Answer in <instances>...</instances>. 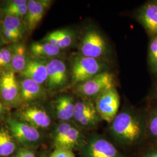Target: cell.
<instances>
[{
    "mask_svg": "<svg viewBox=\"0 0 157 157\" xmlns=\"http://www.w3.org/2000/svg\"><path fill=\"white\" fill-rule=\"evenodd\" d=\"M151 97L152 98L157 99V83L154 85V86L152 89Z\"/></svg>",
    "mask_w": 157,
    "mask_h": 157,
    "instance_id": "1f68e13d",
    "label": "cell"
},
{
    "mask_svg": "<svg viewBox=\"0 0 157 157\" xmlns=\"http://www.w3.org/2000/svg\"><path fill=\"white\" fill-rule=\"evenodd\" d=\"M57 118L63 122H67L73 118L75 104L73 98L69 95L58 97L55 102Z\"/></svg>",
    "mask_w": 157,
    "mask_h": 157,
    "instance_id": "e0dca14e",
    "label": "cell"
},
{
    "mask_svg": "<svg viewBox=\"0 0 157 157\" xmlns=\"http://www.w3.org/2000/svg\"><path fill=\"white\" fill-rule=\"evenodd\" d=\"M2 111H3V106H2V103L0 102V115H1V113L2 112Z\"/></svg>",
    "mask_w": 157,
    "mask_h": 157,
    "instance_id": "d6a6232c",
    "label": "cell"
},
{
    "mask_svg": "<svg viewBox=\"0 0 157 157\" xmlns=\"http://www.w3.org/2000/svg\"><path fill=\"white\" fill-rule=\"evenodd\" d=\"M147 60L150 71L157 80V36L150 38Z\"/></svg>",
    "mask_w": 157,
    "mask_h": 157,
    "instance_id": "cb8c5ba5",
    "label": "cell"
},
{
    "mask_svg": "<svg viewBox=\"0 0 157 157\" xmlns=\"http://www.w3.org/2000/svg\"><path fill=\"white\" fill-rule=\"evenodd\" d=\"M146 119V134L157 144V105L150 109Z\"/></svg>",
    "mask_w": 157,
    "mask_h": 157,
    "instance_id": "7402d4cb",
    "label": "cell"
},
{
    "mask_svg": "<svg viewBox=\"0 0 157 157\" xmlns=\"http://www.w3.org/2000/svg\"><path fill=\"white\" fill-rule=\"evenodd\" d=\"M137 17L150 38L157 36V4L155 1L147 2L141 6Z\"/></svg>",
    "mask_w": 157,
    "mask_h": 157,
    "instance_id": "4fadbf2b",
    "label": "cell"
},
{
    "mask_svg": "<svg viewBox=\"0 0 157 157\" xmlns=\"http://www.w3.org/2000/svg\"><path fill=\"white\" fill-rule=\"evenodd\" d=\"M74 34L66 29L56 30L48 34L41 41L47 42L59 48L64 49L70 47L74 41Z\"/></svg>",
    "mask_w": 157,
    "mask_h": 157,
    "instance_id": "ac0fdd59",
    "label": "cell"
},
{
    "mask_svg": "<svg viewBox=\"0 0 157 157\" xmlns=\"http://www.w3.org/2000/svg\"><path fill=\"white\" fill-rule=\"evenodd\" d=\"M106 65L100 59L79 55L76 56L72 65V80L78 84L105 72Z\"/></svg>",
    "mask_w": 157,
    "mask_h": 157,
    "instance_id": "7a4b0ae2",
    "label": "cell"
},
{
    "mask_svg": "<svg viewBox=\"0 0 157 157\" xmlns=\"http://www.w3.org/2000/svg\"><path fill=\"white\" fill-rule=\"evenodd\" d=\"M155 2H157V0H156V1H155Z\"/></svg>",
    "mask_w": 157,
    "mask_h": 157,
    "instance_id": "e575fe53",
    "label": "cell"
},
{
    "mask_svg": "<svg viewBox=\"0 0 157 157\" xmlns=\"http://www.w3.org/2000/svg\"><path fill=\"white\" fill-rule=\"evenodd\" d=\"M12 157H35L33 152L29 150L22 149L16 155Z\"/></svg>",
    "mask_w": 157,
    "mask_h": 157,
    "instance_id": "f546056e",
    "label": "cell"
},
{
    "mask_svg": "<svg viewBox=\"0 0 157 157\" xmlns=\"http://www.w3.org/2000/svg\"><path fill=\"white\" fill-rule=\"evenodd\" d=\"M120 97L115 87L105 91L95 98V107L102 120L111 124L118 114Z\"/></svg>",
    "mask_w": 157,
    "mask_h": 157,
    "instance_id": "5b68a950",
    "label": "cell"
},
{
    "mask_svg": "<svg viewBox=\"0 0 157 157\" xmlns=\"http://www.w3.org/2000/svg\"><path fill=\"white\" fill-rule=\"evenodd\" d=\"M115 87L114 76L107 71L102 72L82 83L77 84L76 92L85 99L97 97L105 91Z\"/></svg>",
    "mask_w": 157,
    "mask_h": 157,
    "instance_id": "277c9868",
    "label": "cell"
},
{
    "mask_svg": "<svg viewBox=\"0 0 157 157\" xmlns=\"http://www.w3.org/2000/svg\"><path fill=\"white\" fill-rule=\"evenodd\" d=\"M2 28L22 37L26 32L25 24L22 18L13 16H5L2 22Z\"/></svg>",
    "mask_w": 157,
    "mask_h": 157,
    "instance_id": "44dd1931",
    "label": "cell"
},
{
    "mask_svg": "<svg viewBox=\"0 0 157 157\" xmlns=\"http://www.w3.org/2000/svg\"><path fill=\"white\" fill-rule=\"evenodd\" d=\"M83 157H121L115 147L109 141L93 137L83 147Z\"/></svg>",
    "mask_w": 157,
    "mask_h": 157,
    "instance_id": "8fae6325",
    "label": "cell"
},
{
    "mask_svg": "<svg viewBox=\"0 0 157 157\" xmlns=\"http://www.w3.org/2000/svg\"><path fill=\"white\" fill-rule=\"evenodd\" d=\"M47 67L48 77L46 83L48 90H59L67 84V67L63 61L58 58L51 59L47 63Z\"/></svg>",
    "mask_w": 157,
    "mask_h": 157,
    "instance_id": "ba28073f",
    "label": "cell"
},
{
    "mask_svg": "<svg viewBox=\"0 0 157 157\" xmlns=\"http://www.w3.org/2000/svg\"><path fill=\"white\" fill-rule=\"evenodd\" d=\"M0 93L2 100L9 105H16L22 101L19 85L12 70L2 72Z\"/></svg>",
    "mask_w": 157,
    "mask_h": 157,
    "instance_id": "9c48e42d",
    "label": "cell"
},
{
    "mask_svg": "<svg viewBox=\"0 0 157 157\" xmlns=\"http://www.w3.org/2000/svg\"><path fill=\"white\" fill-rule=\"evenodd\" d=\"M28 2V1H26V0H14V1H10L7 4V6L4 8L3 12L8 11L14 10L18 7L27 4Z\"/></svg>",
    "mask_w": 157,
    "mask_h": 157,
    "instance_id": "f1b7e54d",
    "label": "cell"
},
{
    "mask_svg": "<svg viewBox=\"0 0 157 157\" xmlns=\"http://www.w3.org/2000/svg\"><path fill=\"white\" fill-rule=\"evenodd\" d=\"M12 61L11 67L14 72L22 73L28 61L26 48L24 44L16 43L11 47Z\"/></svg>",
    "mask_w": 157,
    "mask_h": 157,
    "instance_id": "ffe728a7",
    "label": "cell"
},
{
    "mask_svg": "<svg viewBox=\"0 0 157 157\" xmlns=\"http://www.w3.org/2000/svg\"><path fill=\"white\" fill-rule=\"evenodd\" d=\"M21 121L34 128H47L51 124V118L44 109L39 107L26 108L19 113Z\"/></svg>",
    "mask_w": 157,
    "mask_h": 157,
    "instance_id": "5bb4252c",
    "label": "cell"
},
{
    "mask_svg": "<svg viewBox=\"0 0 157 157\" xmlns=\"http://www.w3.org/2000/svg\"><path fill=\"white\" fill-rule=\"evenodd\" d=\"M73 118L80 126L87 129L95 127L101 119L95 105L85 98L75 103Z\"/></svg>",
    "mask_w": 157,
    "mask_h": 157,
    "instance_id": "52a82bcc",
    "label": "cell"
},
{
    "mask_svg": "<svg viewBox=\"0 0 157 157\" xmlns=\"http://www.w3.org/2000/svg\"><path fill=\"white\" fill-rule=\"evenodd\" d=\"M1 39L6 43H16L22 38L19 34L12 32L11 31L1 27Z\"/></svg>",
    "mask_w": 157,
    "mask_h": 157,
    "instance_id": "484cf974",
    "label": "cell"
},
{
    "mask_svg": "<svg viewBox=\"0 0 157 157\" xmlns=\"http://www.w3.org/2000/svg\"><path fill=\"white\" fill-rule=\"evenodd\" d=\"M80 55L100 59L108 51L106 40L98 30L89 29L86 31L79 46Z\"/></svg>",
    "mask_w": 157,
    "mask_h": 157,
    "instance_id": "3957f363",
    "label": "cell"
},
{
    "mask_svg": "<svg viewBox=\"0 0 157 157\" xmlns=\"http://www.w3.org/2000/svg\"><path fill=\"white\" fill-rule=\"evenodd\" d=\"M11 47L0 48V67H11Z\"/></svg>",
    "mask_w": 157,
    "mask_h": 157,
    "instance_id": "d4e9b609",
    "label": "cell"
},
{
    "mask_svg": "<svg viewBox=\"0 0 157 157\" xmlns=\"http://www.w3.org/2000/svg\"><path fill=\"white\" fill-rule=\"evenodd\" d=\"M50 157H75L72 150L63 148H56Z\"/></svg>",
    "mask_w": 157,
    "mask_h": 157,
    "instance_id": "83f0119b",
    "label": "cell"
},
{
    "mask_svg": "<svg viewBox=\"0 0 157 157\" xmlns=\"http://www.w3.org/2000/svg\"><path fill=\"white\" fill-rule=\"evenodd\" d=\"M7 123L12 136L22 144L34 143L40 138L37 129L22 121L9 118L7 119Z\"/></svg>",
    "mask_w": 157,
    "mask_h": 157,
    "instance_id": "7c38bea8",
    "label": "cell"
},
{
    "mask_svg": "<svg viewBox=\"0 0 157 157\" xmlns=\"http://www.w3.org/2000/svg\"><path fill=\"white\" fill-rule=\"evenodd\" d=\"M51 4V1L48 0L28 1V12L24 22L27 32L32 33L37 27Z\"/></svg>",
    "mask_w": 157,
    "mask_h": 157,
    "instance_id": "30bf717a",
    "label": "cell"
},
{
    "mask_svg": "<svg viewBox=\"0 0 157 157\" xmlns=\"http://www.w3.org/2000/svg\"><path fill=\"white\" fill-rule=\"evenodd\" d=\"M84 137L78 128L71 124L63 122L56 127L54 143L56 148L72 150L82 144Z\"/></svg>",
    "mask_w": 157,
    "mask_h": 157,
    "instance_id": "8992f818",
    "label": "cell"
},
{
    "mask_svg": "<svg viewBox=\"0 0 157 157\" xmlns=\"http://www.w3.org/2000/svg\"><path fill=\"white\" fill-rule=\"evenodd\" d=\"M2 72L0 68V85H1V79H2Z\"/></svg>",
    "mask_w": 157,
    "mask_h": 157,
    "instance_id": "836d02e7",
    "label": "cell"
},
{
    "mask_svg": "<svg viewBox=\"0 0 157 157\" xmlns=\"http://www.w3.org/2000/svg\"><path fill=\"white\" fill-rule=\"evenodd\" d=\"M15 144L10 133L5 130H0V155L7 157L15 151Z\"/></svg>",
    "mask_w": 157,
    "mask_h": 157,
    "instance_id": "603a6c76",
    "label": "cell"
},
{
    "mask_svg": "<svg viewBox=\"0 0 157 157\" xmlns=\"http://www.w3.org/2000/svg\"><path fill=\"white\" fill-rule=\"evenodd\" d=\"M143 157H157V144L154 148L147 152Z\"/></svg>",
    "mask_w": 157,
    "mask_h": 157,
    "instance_id": "4dcf8cb0",
    "label": "cell"
},
{
    "mask_svg": "<svg viewBox=\"0 0 157 157\" xmlns=\"http://www.w3.org/2000/svg\"><path fill=\"white\" fill-rule=\"evenodd\" d=\"M19 89L21 100L25 102L33 101L45 95V90L42 86L29 78L21 81Z\"/></svg>",
    "mask_w": 157,
    "mask_h": 157,
    "instance_id": "2e32d148",
    "label": "cell"
},
{
    "mask_svg": "<svg viewBox=\"0 0 157 157\" xmlns=\"http://www.w3.org/2000/svg\"><path fill=\"white\" fill-rule=\"evenodd\" d=\"M28 12V4L24 6L18 7L14 10L4 12L5 15L13 16V17H18L22 18L23 17H25Z\"/></svg>",
    "mask_w": 157,
    "mask_h": 157,
    "instance_id": "4316f807",
    "label": "cell"
},
{
    "mask_svg": "<svg viewBox=\"0 0 157 157\" xmlns=\"http://www.w3.org/2000/svg\"><path fill=\"white\" fill-rule=\"evenodd\" d=\"M113 135L118 140L133 144L146 134V119L134 113L124 111L117 114L111 123Z\"/></svg>",
    "mask_w": 157,
    "mask_h": 157,
    "instance_id": "6da1fadb",
    "label": "cell"
},
{
    "mask_svg": "<svg viewBox=\"0 0 157 157\" xmlns=\"http://www.w3.org/2000/svg\"><path fill=\"white\" fill-rule=\"evenodd\" d=\"M47 63L45 59H42L34 58L30 60L21 74L25 78L31 79L42 86L47 81Z\"/></svg>",
    "mask_w": 157,
    "mask_h": 157,
    "instance_id": "9a60e30c",
    "label": "cell"
},
{
    "mask_svg": "<svg viewBox=\"0 0 157 157\" xmlns=\"http://www.w3.org/2000/svg\"><path fill=\"white\" fill-rule=\"evenodd\" d=\"M30 53L36 59L55 58L61 53V49L47 42H35L30 47Z\"/></svg>",
    "mask_w": 157,
    "mask_h": 157,
    "instance_id": "d6986e66",
    "label": "cell"
}]
</instances>
